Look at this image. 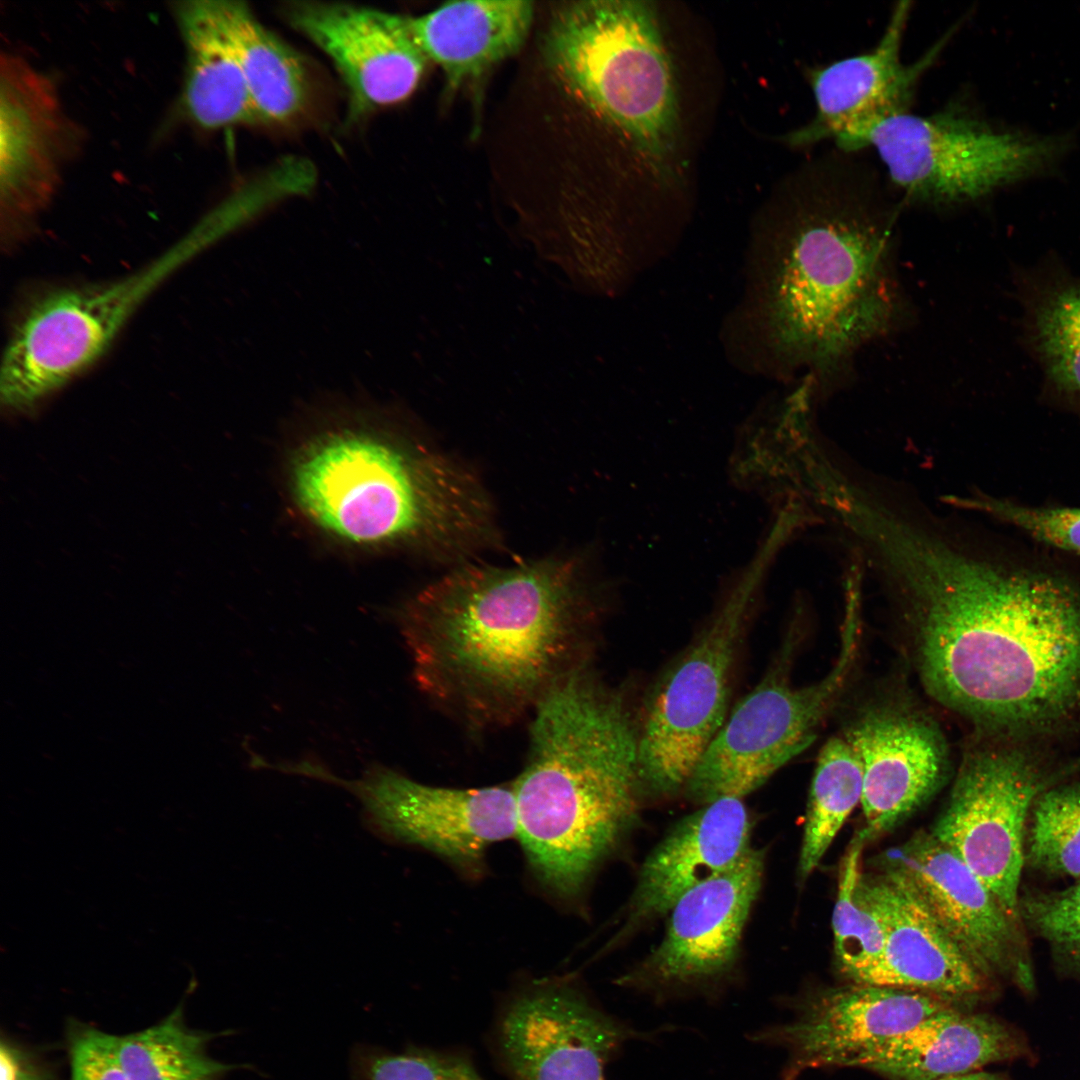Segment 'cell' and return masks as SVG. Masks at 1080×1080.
<instances>
[{
	"instance_id": "7402d4cb",
	"label": "cell",
	"mask_w": 1080,
	"mask_h": 1080,
	"mask_svg": "<svg viewBox=\"0 0 1080 1080\" xmlns=\"http://www.w3.org/2000/svg\"><path fill=\"white\" fill-rule=\"evenodd\" d=\"M751 832L739 798H719L680 819L642 863L624 928L668 914L684 893L735 865L752 848Z\"/></svg>"
},
{
	"instance_id": "9a60e30c",
	"label": "cell",
	"mask_w": 1080,
	"mask_h": 1080,
	"mask_svg": "<svg viewBox=\"0 0 1080 1080\" xmlns=\"http://www.w3.org/2000/svg\"><path fill=\"white\" fill-rule=\"evenodd\" d=\"M880 868L896 872L951 938L989 977L1027 995L1035 975L1024 924L1013 917L950 848L920 830L880 856Z\"/></svg>"
},
{
	"instance_id": "e0dca14e",
	"label": "cell",
	"mask_w": 1080,
	"mask_h": 1080,
	"mask_svg": "<svg viewBox=\"0 0 1080 1080\" xmlns=\"http://www.w3.org/2000/svg\"><path fill=\"white\" fill-rule=\"evenodd\" d=\"M286 22L332 61L348 95L349 121L408 98L428 59L407 16L346 3L293 1Z\"/></svg>"
},
{
	"instance_id": "ffe728a7",
	"label": "cell",
	"mask_w": 1080,
	"mask_h": 1080,
	"mask_svg": "<svg viewBox=\"0 0 1080 1080\" xmlns=\"http://www.w3.org/2000/svg\"><path fill=\"white\" fill-rule=\"evenodd\" d=\"M883 927L878 962L858 983L918 991L975 1010L994 992L986 975L896 872L861 877Z\"/></svg>"
},
{
	"instance_id": "f546056e",
	"label": "cell",
	"mask_w": 1080,
	"mask_h": 1080,
	"mask_svg": "<svg viewBox=\"0 0 1080 1080\" xmlns=\"http://www.w3.org/2000/svg\"><path fill=\"white\" fill-rule=\"evenodd\" d=\"M1031 320L1032 344L1048 383L1080 403V280L1046 291Z\"/></svg>"
},
{
	"instance_id": "7a4b0ae2",
	"label": "cell",
	"mask_w": 1080,
	"mask_h": 1080,
	"mask_svg": "<svg viewBox=\"0 0 1080 1080\" xmlns=\"http://www.w3.org/2000/svg\"><path fill=\"white\" fill-rule=\"evenodd\" d=\"M898 551L920 678L937 701L1002 735L1041 733L1080 712V585L911 537ZM895 558V557H894Z\"/></svg>"
},
{
	"instance_id": "d6a6232c",
	"label": "cell",
	"mask_w": 1080,
	"mask_h": 1080,
	"mask_svg": "<svg viewBox=\"0 0 1080 1080\" xmlns=\"http://www.w3.org/2000/svg\"><path fill=\"white\" fill-rule=\"evenodd\" d=\"M1019 912L1023 924L1049 944L1059 963L1080 976V882L1020 897Z\"/></svg>"
},
{
	"instance_id": "e575fe53",
	"label": "cell",
	"mask_w": 1080,
	"mask_h": 1080,
	"mask_svg": "<svg viewBox=\"0 0 1080 1080\" xmlns=\"http://www.w3.org/2000/svg\"><path fill=\"white\" fill-rule=\"evenodd\" d=\"M66 1042L70 1080H128L117 1055L115 1035L71 1022Z\"/></svg>"
},
{
	"instance_id": "ac0fdd59",
	"label": "cell",
	"mask_w": 1080,
	"mask_h": 1080,
	"mask_svg": "<svg viewBox=\"0 0 1080 1080\" xmlns=\"http://www.w3.org/2000/svg\"><path fill=\"white\" fill-rule=\"evenodd\" d=\"M73 128L44 72L10 53L0 63V203L8 234L54 196L73 147Z\"/></svg>"
},
{
	"instance_id": "44dd1931",
	"label": "cell",
	"mask_w": 1080,
	"mask_h": 1080,
	"mask_svg": "<svg viewBox=\"0 0 1080 1080\" xmlns=\"http://www.w3.org/2000/svg\"><path fill=\"white\" fill-rule=\"evenodd\" d=\"M844 739L863 773L862 807L867 840L895 828L944 783L948 753L934 722L904 705L874 706Z\"/></svg>"
},
{
	"instance_id": "f1b7e54d",
	"label": "cell",
	"mask_w": 1080,
	"mask_h": 1080,
	"mask_svg": "<svg viewBox=\"0 0 1080 1080\" xmlns=\"http://www.w3.org/2000/svg\"><path fill=\"white\" fill-rule=\"evenodd\" d=\"M867 841L861 830L849 845L840 868L832 914L836 966L852 983H858L878 962L884 944L882 923L861 881V854Z\"/></svg>"
},
{
	"instance_id": "4316f807",
	"label": "cell",
	"mask_w": 1080,
	"mask_h": 1080,
	"mask_svg": "<svg viewBox=\"0 0 1080 1080\" xmlns=\"http://www.w3.org/2000/svg\"><path fill=\"white\" fill-rule=\"evenodd\" d=\"M226 1032L188 1027L181 1002L160 1022L141 1031L115 1035L116 1050L128 1080H224L234 1070L255 1068L214 1059L207 1046Z\"/></svg>"
},
{
	"instance_id": "3957f363",
	"label": "cell",
	"mask_w": 1080,
	"mask_h": 1080,
	"mask_svg": "<svg viewBox=\"0 0 1080 1080\" xmlns=\"http://www.w3.org/2000/svg\"><path fill=\"white\" fill-rule=\"evenodd\" d=\"M568 559L467 564L400 610L418 688L473 728L513 723L587 665L592 612Z\"/></svg>"
},
{
	"instance_id": "8fae6325",
	"label": "cell",
	"mask_w": 1080,
	"mask_h": 1080,
	"mask_svg": "<svg viewBox=\"0 0 1080 1080\" xmlns=\"http://www.w3.org/2000/svg\"><path fill=\"white\" fill-rule=\"evenodd\" d=\"M670 1030H639L602 1008L575 979L552 977L527 981L503 998L488 1042L509 1080H607L608 1065L628 1043Z\"/></svg>"
},
{
	"instance_id": "836d02e7",
	"label": "cell",
	"mask_w": 1080,
	"mask_h": 1080,
	"mask_svg": "<svg viewBox=\"0 0 1080 1080\" xmlns=\"http://www.w3.org/2000/svg\"><path fill=\"white\" fill-rule=\"evenodd\" d=\"M978 506L1041 543L1080 555V508L1002 500L982 501Z\"/></svg>"
},
{
	"instance_id": "603a6c76",
	"label": "cell",
	"mask_w": 1080,
	"mask_h": 1080,
	"mask_svg": "<svg viewBox=\"0 0 1080 1080\" xmlns=\"http://www.w3.org/2000/svg\"><path fill=\"white\" fill-rule=\"evenodd\" d=\"M1031 1056L1027 1038L1014 1025L989 1013L952 1007L886 1039L850 1067L885 1080H941Z\"/></svg>"
},
{
	"instance_id": "4dcf8cb0",
	"label": "cell",
	"mask_w": 1080,
	"mask_h": 1080,
	"mask_svg": "<svg viewBox=\"0 0 1080 1080\" xmlns=\"http://www.w3.org/2000/svg\"><path fill=\"white\" fill-rule=\"evenodd\" d=\"M1030 814L1025 861L1049 875L1080 877V783L1047 789Z\"/></svg>"
},
{
	"instance_id": "52a82bcc",
	"label": "cell",
	"mask_w": 1080,
	"mask_h": 1080,
	"mask_svg": "<svg viewBox=\"0 0 1080 1080\" xmlns=\"http://www.w3.org/2000/svg\"><path fill=\"white\" fill-rule=\"evenodd\" d=\"M866 147L875 149L906 198L934 205L977 200L1040 168L1057 151L1055 141L993 128L956 104L926 116L904 110L880 118L847 152Z\"/></svg>"
},
{
	"instance_id": "5bb4252c",
	"label": "cell",
	"mask_w": 1080,
	"mask_h": 1080,
	"mask_svg": "<svg viewBox=\"0 0 1080 1080\" xmlns=\"http://www.w3.org/2000/svg\"><path fill=\"white\" fill-rule=\"evenodd\" d=\"M301 772L351 791L383 836L423 847L467 872L480 870L488 847L517 835L513 785L430 786L379 764L356 780L340 779L313 761Z\"/></svg>"
},
{
	"instance_id": "1f68e13d",
	"label": "cell",
	"mask_w": 1080,
	"mask_h": 1080,
	"mask_svg": "<svg viewBox=\"0 0 1080 1080\" xmlns=\"http://www.w3.org/2000/svg\"><path fill=\"white\" fill-rule=\"evenodd\" d=\"M349 1067L352 1080H484L464 1051L416 1045L394 1052L357 1044Z\"/></svg>"
},
{
	"instance_id": "d6986e66",
	"label": "cell",
	"mask_w": 1080,
	"mask_h": 1080,
	"mask_svg": "<svg viewBox=\"0 0 1080 1080\" xmlns=\"http://www.w3.org/2000/svg\"><path fill=\"white\" fill-rule=\"evenodd\" d=\"M911 6L910 1L896 4L883 35L870 51L809 72L815 116L785 137L788 144L799 147L833 139L846 151L852 140L874 121L909 110L921 76L956 30L951 27L918 60L903 64L901 47Z\"/></svg>"
},
{
	"instance_id": "277c9868",
	"label": "cell",
	"mask_w": 1080,
	"mask_h": 1080,
	"mask_svg": "<svg viewBox=\"0 0 1080 1080\" xmlns=\"http://www.w3.org/2000/svg\"><path fill=\"white\" fill-rule=\"evenodd\" d=\"M639 729L624 697L582 668L536 707L513 783L517 835L538 882L571 900L638 818Z\"/></svg>"
},
{
	"instance_id": "2e32d148",
	"label": "cell",
	"mask_w": 1080,
	"mask_h": 1080,
	"mask_svg": "<svg viewBox=\"0 0 1080 1080\" xmlns=\"http://www.w3.org/2000/svg\"><path fill=\"white\" fill-rule=\"evenodd\" d=\"M952 1007L963 1008L918 991L849 982L797 996L789 1020L759 1027L747 1039L784 1050L779 1080H797L809 1069L850 1067L886 1039Z\"/></svg>"
},
{
	"instance_id": "30bf717a",
	"label": "cell",
	"mask_w": 1080,
	"mask_h": 1080,
	"mask_svg": "<svg viewBox=\"0 0 1080 1080\" xmlns=\"http://www.w3.org/2000/svg\"><path fill=\"white\" fill-rule=\"evenodd\" d=\"M1053 769L1023 744H987L968 752L949 799L931 829L1015 918L1025 863L1028 817L1038 797L1058 784Z\"/></svg>"
},
{
	"instance_id": "6da1fadb",
	"label": "cell",
	"mask_w": 1080,
	"mask_h": 1080,
	"mask_svg": "<svg viewBox=\"0 0 1080 1080\" xmlns=\"http://www.w3.org/2000/svg\"><path fill=\"white\" fill-rule=\"evenodd\" d=\"M808 176L751 234L721 326L728 361L750 376H822L897 315L895 210L876 179L839 162Z\"/></svg>"
},
{
	"instance_id": "484cf974",
	"label": "cell",
	"mask_w": 1080,
	"mask_h": 1080,
	"mask_svg": "<svg viewBox=\"0 0 1080 1080\" xmlns=\"http://www.w3.org/2000/svg\"><path fill=\"white\" fill-rule=\"evenodd\" d=\"M260 124L289 126L312 108L314 81L303 57L240 1L220 0Z\"/></svg>"
},
{
	"instance_id": "d4e9b609",
	"label": "cell",
	"mask_w": 1080,
	"mask_h": 1080,
	"mask_svg": "<svg viewBox=\"0 0 1080 1080\" xmlns=\"http://www.w3.org/2000/svg\"><path fill=\"white\" fill-rule=\"evenodd\" d=\"M172 10L185 48L181 105L187 117L206 130L260 124L221 1H181Z\"/></svg>"
},
{
	"instance_id": "cb8c5ba5",
	"label": "cell",
	"mask_w": 1080,
	"mask_h": 1080,
	"mask_svg": "<svg viewBox=\"0 0 1080 1080\" xmlns=\"http://www.w3.org/2000/svg\"><path fill=\"white\" fill-rule=\"evenodd\" d=\"M533 14L531 1L467 0L447 2L407 22L428 61L443 70L448 88L457 89L515 54Z\"/></svg>"
},
{
	"instance_id": "8992f818",
	"label": "cell",
	"mask_w": 1080,
	"mask_h": 1080,
	"mask_svg": "<svg viewBox=\"0 0 1080 1080\" xmlns=\"http://www.w3.org/2000/svg\"><path fill=\"white\" fill-rule=\"evenodd\" d=\"M544 52L561 82L627 135L650 168L666 177L677 136V99L650 3H567L552 17Z\"/></svg>"
},
{
	"instance_id": "5b68a950",
	"label": "cell",
	"mask_w": 1080,
	"mask_h": 1080,
	"mask_svg": "<svg viewBox=\"0 0 1080 1080\" xmlns=\"http://www.w3.org/2000/svg\"><path fill=\"white\" fill-rule=\"evenodd\" d=\"M293 486L315 523L352 542L416 539L458 555L494 536L480 482L422 447L406 451L363 433H331L297 458Z\"/></svg>"
},
{
	"instance_id": "83f0119b",
	"label": "cell",
	"mask_w": 1080,
	"mask_h": 1080,
	"mask_svg": "<svg viewBox=\"0 0 1080 1080\" xmlns=\"http://www.w3.org/2000/svg\"><path fill=\"white\" fill-rule=\"evenodd\" d=\"M861 764L844 737H832L821 748L812 778L798 861L804 882L819 865L847 818L860 804Z\"/></svg>"
},
{
	"instance_id": "7c38bea8",
	"label": "cell",
	"mask_w": 1080,
	"mask_h": 1080,
	"mask_svg": "<svg viewBox=\"0 0 1080 1080\" xmlns=\"http://www.w3.org/2000/svg\"><path fill=\"white\" fill-rule=\"evenodd\" d=\"M746 611L745 595L728 603L653 689L638 736L641 788L657 796L684 790L724 724Z\"/></svg>"
},
{
	"instance_id": "9c48e42d",
	"label": "cell",
	"mask_w": 1080,
	"mask_h": 1080,
	"mask_svg": "<svg viewBox=\"0 0 1080 1080\" xmlns=\"http://www.w3.org/2000/svg\"><path fill=\"white\" fill-rule=\"evenodd\" d=\"M841 649L820 681L794 687L784 654L727 716L694 768L684 791L698 804L743 799L804 751L840 696L858 646V623L848 614Z\"/></svg>"
},
{
	"instance_id": "d590c367",
	"label": "cell",
	"mask_w": 1080,
	"mask_h": 1080,
	"mask_svg": "<svg viewBox=\"0 0 1080 1080\" xmlns=\"http://www.w3.org/2000/svg\"><path fill=\"white\" fill-rule=\"evenodd\" d=\"M0 1080H55L47 1066L8 1038L0 1044Z\"/></svg>"
},
{
	"instance_id": "4fadbf2b",
	"label": "cell",
	"mask_w": 1080,
	"mask_h": 1080,
	"mask_svg": "<svg viewBox=\"0 0 1080 1080\" xmlns=\"http://www.w3.org/2000/svg\"><path fill=\"white\" fill-rule=\"evenodd\" d=\"M764 863V851L752 847L731 868L684 893L668 912L660 943L616 983L655 1003L719 995L734 975Z\"/></svg>"
},
{
	"instance_id": "8d00e7d4",
	"label": "cell",
	"mask_w": 1080,
	"mask_h": 1080,
	"mask_svg": "<svg viewBox=\"0 0 1080 1080\" xmlns=\"http://www.w3.org/2000/svg\"><path fill=\"white\" fill-rule=\"evenodd\" d=\"M941 1080H1010L1008 1076L1002 1073H993L986 1071H975L972 1073L952 1076Z\"/></svg>"
},
{
	"instance_id": "ba28073f",
	"label": "cell",
	"mask_w": 1080,
	"mask_h": 1080,
	"mask_svg": "<svg viewBox=\"0 0 1080 1080\" xmlns=\"http://www.w3.org/2000/svg\"><path fill=\"white\" fill-rule=\"evenodd\" d=\"M187 259L177 246L137 274L105 284L54 289L31 301L4 352L2 403L15 412L30 410L85 371L146 296Z\"/></svg>"
}]
</instances>
